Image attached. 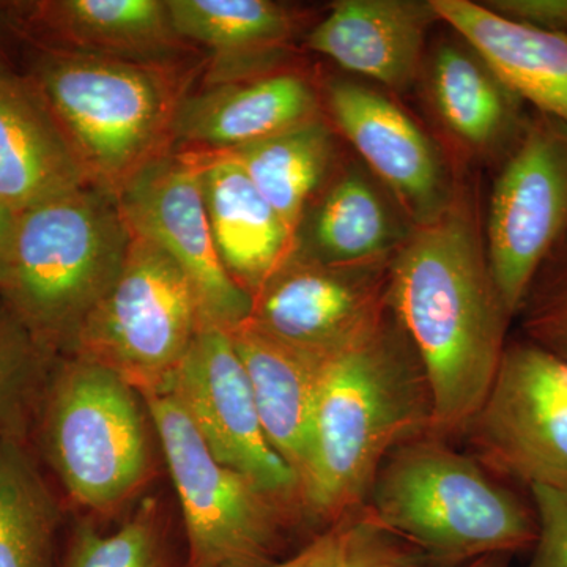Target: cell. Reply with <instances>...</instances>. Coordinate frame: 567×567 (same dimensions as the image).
I'll return each mask as SVG.
<instances>
[{"instance_id":"6da1fadb","label":"cell","mask_w":567,"mask_h":567,"mask_svg":"<svg viewBox=\"0 0 567 567\" xmlns=\"http://www.w3.org/2000/svg\"><path fill=\"white\" fill-rule=\"evenodd\" d=\"M388 308L415 347L431 388V436H464L491 390L514 317L488 262L472 189L416 226L388 270Z\"/></svg>"},{"instance_id":"7a4b0ae2","label":"cell","mask_w":567,"mask_h":567,"mask_svg":"<svg viewBox=\"0 0 567 567\" xmlns=\"http://www.w3.org/2000/svg\"><path fill=\"white\" fill-rule=\"evenodd\" d=\"M432 416L423 364L388 308L371 330L320 365L306 518L324 528L365 505L385 458L431 434Z\"/></svg>"},{"instance_id":"3957f363","label":"cell","mask_w":567,"mask_h":567,"mask_svg":"<svg viewBox=\"0 0 567 567\" xmlns=\"http://www.w3.org/2000/svg\"><path fill=\"white\" fill-rule=\"evenodd\" d=\"M130 244L117 196L100 186L35 205L18 213L0 298L44 352L71 350Z\"/></svg>"},{"instance_id":"277c9868","label":"cell","mask_w":567,"mask_h":567,"mask_svg":"<svg viewBox=\"0 0 567 567\" xmlns=\"http://www.w3.org/2000/svg\"><path fill=\"white\" fill-rule=\"evenodd\" d=\"M365 505L432 565L457 567L536 543L535 507L496 483L476 458L431 435L395 447Z\"/></svg>"},{"instance_id":"5b68a950","label":"cell","mask_w":567,"mask_h":567,"mask_svg":"<svg viewBox=\"0 0 567 567\" xmlns=\"http://www.w3.org/2000/svg\"><path fill=\"white\" fill-rule=\"evenodd\" d=\"M37 81L92 185L117 194L173 142L182 100L155 62L61 50L41 62Z\"/></svg>"},{"instance_id":"8992f818","label":"cell","mask_w":567,"mask_h":567,"mask_svg":"<svg viewBox=\"0 0 567 567\" xmlns=\"http://www.w3.org/2000/svg\"><path fill=\"white\" fill-rule=\"evenodd\" d=\"M147 406L136 388L103 365L71 357L44 391L41 442L76 505L110 514L153 473Z\"/></svg>"},{"instance_id":"52a82bcc","label":"cell","mask_w":567,"mask_h":567,"mask_svg":"<svg viewBox=\"0 0 567 567\" xmlns=\"http://www.w3.org/2000/svg\"><path fill=\"white\" fill-rule=\"evenodd\" d=\"M162 443L185 525V567H265L278 561L300 506L216 461L167 393H140Z\"/></svg>"},{"instance_id":"ba28073f","label":"cell","mask_w":567,"mask_h":567,"mask_svg":"<svg viewBox=\"0 0 567 567\" xmlns=\"http://www.w3.org/2000/svg\"><path fill=\"white\" fill-rule=\"evenodd\" d=\"M205 323L193 284L158 246L132 235L117 279L82 323L70 352L140 393L162 391Z\"/></svg>"},{"instance_id":"9c48e42d","label":"cell","mask_w":567,"mask_h":567,"mask_svg":"<svg viewBox=\"0 0 567 567\" xmlns=\"http://www.w3.org/2000/svg\"><path fill=\"white\" fill-rule=\"evenodd\" d=\"M464 436L488 468L529 488L567 491V361L525 338L507 341Z\"/></svg>"},{"instance_id":"30bf717a","label":"cell","mask_w":567,"mask_h":567,"mask_svg":"<svg viewBox=\"0 0 567 567\" xmlns=\"http://www.w3.org/2000/svg\"><path fill=\"white\" fill-rule=\"evenodd\" d=\"M484 233L488 262L516 319L529 282L567 234V123L532 112L514 151L499 164Z\"/></svg>"},{"instance_id":"8fae6325","label":"cell","mask_w":567,"mask_h":567,"mask_svg":"<svg viewBox=\"0 0 567 567\" xmlns=\"http://www.w3.org/2000/svg\"><path fill=\"white\" fill-rule=\"evenodd\" d=\"M115 196L130 233L163 249L193 284L205 323L233 331L248 322L252 297L219 259L199 167L189 153H164Z\"/></svg>"},{"instance_id":"7c38bea8","label":"cell","mask_w":567,"mask_h":567,"mask_svg":"<svg viewBox=\"0 0 567 567\" xmlns=\"http://www.w3.org/2000/svg\"><path fill=\"white\" fill-rule=\"evenodd\" d=\"M158 393L173 395L216 461L305 513L300 481L265 435L251 383L229 331L204 323Z\"/></svg>"},{"instance_id":"4fadbf2b","label":"cell","mask_w":567,"mask_h":567,"mask_svg":"<svg viewBox=\"0 0 567 567\" xmlns=\"http://www.w3.org/2000/svg\"><path fill=\"white\" fill-rule=\"evenodd\" d=\"M390 264L341 267L293 252L254 295L248 322L300 352L330 357L385 316Z\"/></svg>"},{"instance_id":"5bb4252c","label":"cell","mask_w":567,"mask_h":567,"mask_svg":"<svg viewBox=\"0 0 567 567\" xmlns=\"http://www.w3.org/2000/svg\"><path fill=\"white\" fill-rule=\"evenodd\" d=\"M323 102L336 133L393 194L413 226L434 221L453 203L458 181L440 145L374 85L334 76Z\"/></svg>"},{"instance_id":"9a60e30c","label":"cell","mask_w":567,"mask_h":567,"mask_svg":"<svg viewBox=\"0 0 567 567\" xmlns=\"http://www.w3.org/2000/svg\"><path fill=\"white\" fill-rule=\"evenodd\" d=\"M439 21L432 0H338L306 43L349 73L405 92L421 78Z\"/></svg>"},{"instance_id":"2e32d148","label":"cell","mask_w":567,"mask_h":567,"mask_svg":"<svg viewBox=\"0 0 567 567\" xmlns=\"http://www.w3.org/2000/svg\"><path fill=\"white\" fill-rule=\"evenodd\" d=\"M421 78L431 110L454 144L476 159L505 162L529 114L487 62L461 37L442 40L425 55Z\"/></svg>"},{"instance_id":"e0dca14e","label":"cell","mask_w":567,"mask_h":567,"mask_svg":"<svg viewBox=\"0 0 567 567\" xmlns=\"http://www.w3.org/2000/svg\"><path fill=\"white\" fill-rule=\"evenodd\" d=\"M317 194L298 227L295 249L309 259L341 267L390 262L415 229L360 159L336 167Z\"/></svg>"},{"instance_id":"ac0fdd59","label":"cell","mask_w":567,"mask_h":567,"mask_svg":"<svg viewBox=\"0 0 567 567\" xmlns=\"http://www.w3.org/2000/svg\"><path fill=\"white\" fill-rule=\"evenodd\" d=\"M320 102L300 74L264 73L223 82L182 100L173 142L183 152L230 151L319 117Z\"/></svg>"},{"instance_id":"d6986e66","label":"cell","mask_w":567,"mask_h":567,"mask_svg":"<svg viewBox=\"0 0 567 567\" xmlns=\"http://www.w3.org/2000/svg\"><path fill=\"white\" fill-rule=\"evenodd\" d=\"M186 153L199 167L219 259L254 297L297 249L293 234L237 164L218 153Z\"/></svg>"},{"instance_id":"ffe728a7","label":"cell","mask_w":567,"mask_h":567,"mask_svg":"<svg viewBox=\"0 0 567 567\" xmlns=\"http://www.w3.org/2000/svg\"><path fill=\"white\" fill-rule=\"evenodd\" d=\"M432 6L518 99L567 123V33L518 24L472 0H432Z\"/></svg>"},{"instance_id":"44dd1931","label":"cell","mask_w":567,"mask_h":567,"mask_svg":"<svg viewBox=\"0 0 567 567\" xmlns=\"http://www.w3.org/2000/svg\"><path fill=\"white\" fill-rule=\"evenodd\" d=\"M229 334L251 383L265 435L293 470L303 499L312 470V420L323 358L282 344L249 322Z\"/></svg>"},{"instance_id":"7402d4cb","label":"cell","mask_w":567,"mask_h":567,"mask_svg":"<svg viewBox=\"0 0 567 567\" xmlns=\"http://www.w3.org/2000/svg\"><path fill=\"white\" fill-rule=\"evenodd\" d=\"M92 185L35 89L0 76V200L21 213Z\"/></svg>"},{"instance_id":"603a6c76","label":"cell","mask_w":567,"mask_h":567,"mask_svg":"<svg viewBox=\"0 0 567 567\" xmlns=\"http://www.w3.org/2000/svg\"><path fill=\"white\" fill-rule=\"evenodd\" d=\"M174 31L215 58V84L264 74L293 35L292 11L270 0H167Z\"/></svg>"},{"instance_id":"cb8c5ba5","label":"cell","mask_w":567,"mask_h":567,"mask_svg":"<svg viewBox=\"0 0 567 567\" xmlns=\"http://www.w3.org/2000/svg\"><path fill=\"white\" fill-rule=\"evenodd\" d=\"M334 133L319 115L265 140L210 153L230 159L248 175L297 241L306 208L338 167Z\"/></svg>"},{"instance_id":"d4e9b609","label":"cell","mask_w":567,"mask_h":567,"mask_svg":"<svg viewBox=\"0 0 567 567\" xmlns=\"http://www.w3.org/2000/svg\"><path fill=\"white\" fill-rule=\"evenodd\" d=\"M37 11L63 51L153 62L183 41L167 0H55Z\"/></svg>"},{"instance_id":"484cf974","label":"cell","mask_w":567,"mask_h":567,"mask_svg":"<svg viewBox=\"0 0 567 567\" xmlns=\"http://www.w3.org/2000/svg\"><path fill=\"white\" fill-rule=\"evenodd\" d=\"M61 514L21 435L0 436V567H51Z\"/></svg>"},{"instance_id":"4316f807","label":"cell","mask_w":567,"mask_h":567,"mask_svg":"<svg viewBox=\"0 0 567 567\" xmlns=\"http://www.w3.org/2000/svg\"><path fill=\"white\" fill-rule=\"evenodd\" d=\"M431 559L382 524L368 505L317 533L292 557L265 567H429Z\"/></svg>"},{"instance_id":"83f0119b","label":"cell","mask_w":567,"mask_h":567,"mask_svg":"<svg viewBox=\"0 0 567 567\" xmlns=\"http://www.w3.org/2000/svg\"><path fill=\"white\" fill-rule=\"evenodd\" d=\"M63 567H174L166 516L156 498H145L111 533L84 520L71 533Z\"/></svg>"},{"instance_id":"f1b7e54d","label":"cell","mask_w":567,"mask_h":567,"mask_svg":"<svg viewBox=\"0 0 567 567\" xmlns=\"http://www.w3.org/2000/svg\"><path fill=\"white\" fill-rule=\"evenodd\" d=\"M48 357L0 298V436L21 435Z\"/></svg>"},{"instance_id":"f546056e","label":"cell","mask_w":567,"mask_h":567,"mask_svg":"<svg viewBox=\"0 0 567 567\" xmlns=\"http://www.w3.org/2000/svg\"><path fill=\"white\" fill-rule=\"evenodd\" d=\"M516 319L527 341L567 361V234L537 268Z\"/></svg>"},{"instance_id":"4dcf8cb0","label":"cell","mask_w":567,"mask_h":567,"mask_svg":"<svg viewBox=\"0 0 567 567\" xmlns=\"http://www.w3.org/2000/svg\"><path fill=\"white\" fill-rule=\"evenodd\" d=\"M537 537L527 567H567V491L532 487Z\"/></svg>"},{"instance_id":"1f68e13d","label":"cell","mask_w":567,"mask_h":567,"mask_svg":"<svg viewBox=\"0 0 567 567\" xmlns=\"http://www.w3.org/2000/svg\"><path fill=\"white\" fill-rule=\"evenodd\" d=\"M481 3L518 24L539 31L567 33V0H488Z\"/></svg>"},{"instance_id":"d6a6232c","label":"cell","mask_w":567,"mask_h":567,"mask_svg":"<svg viewBox=\"0 0 567 567\" xmlns=\"http://www.w3.org/2000/svg\"><path fill=\"white\" fill-rule=\"evenodd\" d=\"M18 213L0 200V286L6 278L14 230H17Z\"/></svg>"},{"instance_id":"836d02e7","label":"cell","mask_w":567,"mask_h":567,"mask_svg":"<svg viewBox=\"0 0 567 567\" xmlns=\"http://www.w3.org/2000/svg\"><path fill=\"white\" fill-rule=\"evenodd\" d=\"M509 554H491L457 567H509Z\"/></svg>"}]
</instances>
